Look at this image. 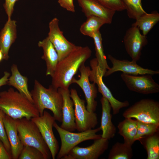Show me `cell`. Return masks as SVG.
Returning a JSON list of instances; mask_svg holds the SVG:
<instances>
[{"label":"cell","instance_id":"8","mask_svg":"<svg viewBox=\"0 0 159 159\" xmlns=\"http://www.w3.org/2000/svg\"><path fill=\"white\" fill-rule=\"evenodd\" d=\"M70 97L74 104L76 129L81 132L94 128L98 124L97 114L87 109L85 101L80 98L75 89L70 91Z\"/></svg>","mask_w":159,"mask_h":159},{"label":"cell","instance_id":"22","mask_svg":"<svg viewBox=\"0 0 159 159\" xmlns=\"http://www.w3.org/2000/svg\"><path fill=\"white\" fill-rule=\"evenodd\" d=\"M11 70V74L9 78L7 84L16 89L19 92L33 103L30 92L28 88L27 78L21 74L17 65L15 64L12 65Z\"/></svg>","mask_w":159,"mask_h":159},{"label":"cell","instance_id":"27","mask_svg":"<svg viewBox=\"0 0 159 159\" xmlns=\"http://www.w3.org/2000/svg\"><path fill=\"white\" fill-rule=\"evenodd\" d=\"M132 156V145L125 143L117 142L110 150L108 159H130Z\"/></svg>","mask_w":159,"mask_h":159},{"label":"cell","instance_id":"38","mask_svg":"<svg viewBox=\"0 0 159 159\" xmlns=\"http://www.w3.org/2000/svg\"><path fill=\"white\" fill-rule=\"evenodd\" d=\"M3 59V55L0 49V62Z\"/></svg>","mask_w":159,"mask_h":159},{"label":"cell","instance_id":"28","mask_svg":"<svg viewBox=\"0 0 159 159\" xmlns=\"http://www.w3.org/2000/svg\"><path fill=\"white\" fill-rule=\"evenodd\" d=\"M92 38L93 39L95 45L96 58L104 75L110 67L107 64L104 53L102 35L100 31L94 34Z\"/></svg>","mask_w":159,"mask_h":159},{"label":"cell","instance_id":"23","mask_svg":"<svg viewBox=\"0 0 159 159\" xmlns=\"http://www.w3.org/2000/svg\"><path fill=\"white\" fill-rule=\"evenodd\" d=\"M118 133L124 139V143L132 145L135 142L137 132V120L132 118H125L117 125Z\"/></svg>","mask_w":159,"mask_h":159},{"label":"cell","instance_id":"2","mask_svg":"<svg viewBox=\"0 0 159 159\" xmlns=\"http://www.w3.org/2000/svg\"><path fill=\"white\" fill-rule=\"evenodd\" d=\"M0 109L14 119L40 115L34 103L12 87L0 92Z\"/></svg>","mask_w":159,"mask_h":159},{"label":"cell","instance_id":"34","mask_svg":"<svg viewBox=\"0 0 159 159\" xmlns=\"http://www.w3.org/2000/svg\"><path fill=\"white\" fill-rule=\"evenodd\" d=\"M18 0H5L3 6L8 16V19H11L14 11V7L16 2Z\"/></svg>","mask_w":159,"mask_h":159},{"label":"cell","instance_id":"11","mask_svg":"<svg viewBox=\"0 0 159 159\" xmlns=\"http://www.w3.org/2000/svg\"><path fill=\"white\" fill-rule=\"evenodd\" d=\"M59 21L55 18L49 22L48 37L58 53L59 61L67 56L77 46L64 37L59 28Z\"/></svg>","mask_w":159,"mask_h":159},{"label":"cell","instance_id":"35","mask_svg":"<svg viewBox=\"0 0 159 159\" xmlns=\"http://www.w3.org/2000/svg\"><path fill=\"white\" fill-rule=\"evenodd\" d=\"M60 6L67 11L72 12L75 11L73 0H58Z\"/></svg>","mask_w":159,"mask_h":159},{"label":"cell","instance_id":"33","mask_svg":"<svg viewBox=\"0 0 159 159\" xmlns=\"http://www.w3.org/2000/svg\"><path fill=\"white\" fill-rule=\"evenodd\" d=\"M107 8L115 11L125 10L122 0H97Z\"/></svg>","mask_w":159,"mask_h":159},{"label":"cell","instance_id":"14","mask_svg":"<svg viewBox=\"0 0 159 159\" xmlns=\"http://www.w3.org/2000/svg\"><path fill=\"white\" fill-rule=\"evenodd\" d=\"M126 51L132 60H139L143 48L148 43L146 37L136 27L132 26L126 31L123 38Z\"/></svg>","mask_w":159,"mask_h":159},{"label":"cell","instance_id":"21","mask_svg":"<svg viewBox=\"0 0 159 159\" xmlns=\"http://www.w3.org/2000/svg\"><path fill=\"white\" fill-rule=\"evenodd\" d=\"M100 102L102 108L100 127L102 131L101 137L109 140L115 136L116 128L112 121V107L110 103L106 99L103 97L100 99Z\"/></svg>","mask_w":159,"mask_h":159},{"label":"cell","instance_id":"12","mask_svg":"<svg viewBox=\"0 0 159 159\" xmlns=\"http://www.w3.org/2000/svg\"><path fill=\"white\" fill-rule=\"evenodd\" d=\"M109 140L101 138L86 147L77 146L61 159H97L108 149Z\"/></svg>","mask_w":159,"mask_h":159},{"label":"cell","instance_id":"25","mask_svg":"<svg viewBox=\"0 0 159 159\" xmlns=\"http://www.w3.org/2000/svg\"><path fill=\"white\" fill-rule=\"evenodd\" d=\"M146 151L147 159H159V131L139 140Z\"/></svg>","mask_w":159,"mask_h":159},{"label":"cell","instance_id":"16","mask_svg":"<svg viewBox=\"0 0 159 159\" xmlns=\"http://www.w3.org/2000/svg\"><path fill=\"white\" fill-rule=\"evenodd\" d=\"M58 91L62 95L63 104L62 109V120L61 127L70 132L75 130V122L73 102L70 97L69 89L58 88Z\"/></svg>","mask_w":159,"mask_h":159},{"label":"cell","instance_id":"31","mask_svg":"<svg viewBox=\"0 0 159 159\" xmlns=\"http://www.w3.org/2000/svg\"><path fill=\"white\" fill-rule=\"evenodd\" d=\"M18 159H45L43 155L39 150L29 146H23Z\"/></svg>","mask_w":159,"mask_h":159},{"label":"cell","instance_id":"30","mask_svg":"<svg viewBox=\"0 0 159 159\" xmlns=\"http://www.w3.org/2000/svg\"><path fill=\"white\" fill-rule=\"evenodd\" d=\"M137 132L135 141L143 137L153 134L159 131V125L142 122L137 120Z\"/></svg>","mask_w":159,"mask_h":159},{"label":"cell","instance_id":"29","mask_svg":"<svg viewBox=\"0 0 159 159\" xmlns=\"http://www.w3.org/2000/svg\"><path fill=\"white\" fill-rule=\"evenodd\" d=\"M130 18L136 19L146 13L143 8L142 0H122Z\"/></svg>","mask_w":159,"mask_h":159},{"label":"cell","instance_id":"37","mask_svg":"<svg viewBox=\"0 0 159 159\" xmlns=\"http://www.w3.org/2000/svg\"><path fill=\"white\" fill-rule=\"evenodd\" d=\"M10 75V74L9 72L6 71L4 72V75L0 79V88L7 84L8 79Z\"/></svg>","mask_w":159,"mask_h":159},{"label":"cell","instance_id":"5","mask_svg":"<svg viewBox=\"0 0 159 159\" xmlns=\"http://www.w3.org/2000/svg\"><path fill=\"white\" fill-rule=\"evenodd\" d=\"M54 127L58 133L61 141V146L57 155V159H61L78 144L89 140H95L101 138V135L97 133L101 130L100 127L95 129L74 133L62 128L55 122Z\"/></svg>","mask_w":159,"mask_h":159},{"label":"cell","instance_id":"10","mask_svg":"<svg viewBox=\"0 0 159 159\" xmlns=\"http://www.w3.org/2000/svg\"><path fill=\"white\" fill-rule=\"evenodd\" d=\"M152 76L150 74L132 75L122 73L121 77L130 91L149 95L159 92V85L154 81Z\"/></svg>","mask_w":159,"mask_h":159},{"label":"cell","instance_id":"1","mask_svg":"<svg viewBox=\"0 0 159 159\" xmlns=\"http://www.w3.org/2000/svg\"><path fill=\"white\" fill-rule=\"evenodd\" d=\"M92 53L87 46H77L67 56L59 61L52 77L51 85L57 89H69L80 67L90 58Z\"/></svg>","mask_w":159,"mask_h":159},{"label":"cell","instance_id":"18","mask_svg":"<svg viewBox=\"0 0 159 159\" xmlns=\"http://www.w3.org/2000/svg\"><path fill=\"white\" fill-rule=\"evenodd\" d=\"M3 121L11 146L12 159H18L23 145L18 135L16 120L6 114Z\"/></svg>","mask_w":159,"mask_h":159},{"label":"cell","instance_id":"7","mask_svg":"<svg viewBox=\"0 0 159 159\" xmlns=\"http://www.w3.org/2000/svg\"><path fill=\"white\" fill-rule=\"evenodd\" d=\"M90 64L91 69L90 72L89 80L97 84L98 92L102 95L103 97L108 100L111 107L113 114L116 115L118 114L121 109L128 107L130 104L128 101L122 102L116 99L104 84L102 80L104 74L96 58L90 61Z\"/></svg>","mask_w":159,"mask_h":159},{"label":"cell","instance_id":"6","mask_svg":"<svg viewBox=\"0 0 159 159\" xmlns=\"http://www.w3.org/2000/svg\"><path fill=\"white\" fill-rule=\"evenodd\" d=\"M122 115L125 118L159 125V102L152 99H142L125 110Z\"/></svg>","mask_w":159,"mask_h":159},{"label":"cell","instance_id":"9","mask_svg":"<svg viewBox=\"0 0 159 159\" xmlns=\"http://www.w3.org/2000/svg\"><path fill=\"white\" fill-rule=\"evenodd\" d=\"M31 119L36 124L51 152L53 159H54L59 151V145L53 131L52 127L55 119L47 112L44 111L42 116L33 117Z\"/></svg>","mask_w":159,"mask_h":159},{"label":"cell","instance_id":"13","mask_svg":"<svg viewBox=\"0 0 159 159\" xmlns=\"http://www.w3.org/2000/svg\"><path fill=\"white\" fill-rule=\"evenodd\" d=\"M90 68L86 66L85 63L82 64L79 70L80 73V78L77 80L74 77L72 83H76L82 90L85 96L87 105V110L90 112H95L97 106V102L95 100L97 97L98 90L94 83H90L89 79Z\"/></svg>","mask_w":159,"mask_h":159},{"label":"cell","instance_id":"20","mask_svg":"<svg viewBox=\"0 0 159 159\" xmlns=\"http://www.w3.org/2000/svg\"><path fill=\"white\" fill-rule=\"evenodd\" d=\"M38 45L43 50V54L42 59L46 62V75L52 77L59 62L58 53L48 37L42 41L39 42Z\"/></svg>","mask_w":159,"mask_h":159},{"label":"cell","instance_id":"32","mask_svg":"<svg viewBox=\"0 0 159 159\" xmlns=\"http://www.w3.org/2000/svg\"><path fill=\"white\" fill-rule=\"evenodd\" d=\"M5 115L0 109V140L8 153L11 156V146L7 137L3 121Z\"/></svg>","mask_w":159,"mask_h":159},{"label":"cell","instance_id":"4","mask_svg":"<svg viewBox=\"0 0 159 159\" xmlns=\"http://www.w3.org/2000/svg\"><path fill=\"white\" fill-rule=\"evenodd\" d=\"M18 135L23 146L34 147L43 154L45 159H50L51 155L36 124L31 119L26 118L15 119Z\"/></svg>","mask_w":159,"mask_h":159},{"label":"cell","instance_id":"24","mask_svg":"<svg viewBox=\"0 0 159 159\" xmlns=\"http://www.w3.org/2000/svg\"><path fill=\"white\" fill-rule=\"evenodd\" d=\"M159 21V14L157 11L146 12L136 19L132 26L137 27L142 31L143 34L146 36Z\"/></svg>","mask_w":159,"mask_h":159},{"label":"cell","instance_id":"26","mask_svg":"<svg viewBox=\"0 0 159 159\" xmlns=\"http://www.w3.org/2000/svg\"><path fill=\"white\" fill-rule=\"evenodd\" d=\"M86 20L81 26L80 30L83 35L92 37L94 34L100 31V28L107 21L103 19L95 16L87 17Z\"/></svg>","mask_w":159,"mask_h":159},{"label":"cell","instance_id":"36","mask_svg":"<svg viewBox=\"0 0 159 159\" xmlns=\"http://www.w3.org/2000/svg\"><path fill=\"white\" fill-rule=\"evenodd\" d=\"M12 159L11 156L8 153L0 140V159Z\"/></svg>","mask_w":159,"mask_h":159},{"label":"cell","instance_id":"3","mask_svg":"<svg viewBox=\"0 0 159 159\" xmlns=\"http://www.w3.org/2000/svg\"><path fill=\"white\" fill-rule=\"evenodd\" d=\"M30 93L33 103L40 116L43 115L45 109H48L52 112L56 120L62 122L63 100L58 89L52 85L46 88L37 80H35L33 89Z\"/></svg>","mask_w":159,"mask_h":159},{"label":"cell","instance_id":"15","mask_svg":"<svg viewBox=\"0 0 159 159\" xmlns=\"http://www.w3.org/2000/svg\"><path fill=\"white\" fill-rule=\"evenodd\" d=\"M107 57L111 62L112 67L106 71L104 76L105 77L117 71H121L123 73L132 75L150 74L153 75L159 74V70H154L143 68L138 65L137 62L132 60H119L109 54Z\"/></svg>","mask_w":159,"mask_h":159},{"label":"cell","instance_id":"17","mask_svg":"<svg viewBox=\"0 0 159 159\" xmlns=\"http://www.w3.org/2000/svg\"><path fill=\"white\" fill-rule=\"evenodd\" d=\"M82 11L86 17L96 16L111 23L116 11L106 7L97 0H77Z\"/></svg>","mask_w":159,"mask_h":159},{"label":"cell","instance_id":"19","mask_svg":"<svg viewBox=\"0 0 159 159\" xmlns=\"http://www.w3.org/2000/svg\"><path fill=\"white\" fill-rule=\"evenodd\" d=\"M16 21L8 19L0 32V49L3 55V59L9 58V52L11 45L16 38Z\"/></svg>","mask_w":159,"mask_h":159}]
</instances>
